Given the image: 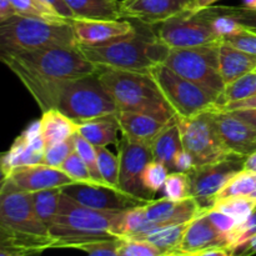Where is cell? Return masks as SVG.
Instances as JSON below:
<instances>
[{
  "label": "cell",
  "mask_w": 256,
  "mask_h": 256,
  "mask_svg": "<svg viewBox=\"0 0 256 256\" xmlns=\"http://www.w3.org/2000/svg\"><path fill=\"white\" fill-rule=\"evenodd\" d=\"M22 82L42 112L56 109L76 124L118 114L116 105L102 85L99 72L62 82Z\"/></svg>",
  "instance_id": "6da1fadb"
},
{
  "label": "cell",
  "mask_w": 256,
  "mask_h": 256,
  "mask_svg": "<svg viewBox=\"0 0 256 256\" xmlns=\"http://www.w3.org/2000/svg\"><path fill=\"white\" fill-rule=\"evenodd\" d=\"M126 212H104L84 206L62 194L54 222L49 228L52 249L92 248L122 238Z\"/></svg>",
  "instance_id": "7a4b0ae2"
},
{
  "label": "cell",
  "mask_w": 256,
  "mask_h": 256,
  "mask_svg": "<svg viewBox=\"0 0 256 256\" xmlns=\"http://www.w3.org/2000/svg\"><path fill=\"white\" fill-rule=\"evenodd\" d=\"M0 248L22 250L29 255L52 249L49 229L36 215L32 192L20 189L12 179L2 180Z\"/></svg>",
  "instance_id": "3957f363"
},
{
  "label": "cell",
  "mask_w": 256,
  "mask_h": 256,
  "mask_svg": "<svg viewBox=\"0 0 256 256\" xmlns=\"http://www.w3.org/2000/svg\"><path fill=\"white\" fill-rule=\"evenodd\" d=\"M2 62L19 78L36 82H62L98 72L79 46H52L36 50H0Z\"/></svg>",
  "instance_id": "277c9868"
},
{
  "label": "cell",
  "mask_w": 256,
  "mask_h": 256,
  "mask_svg": "<svg viewBox=\"0 0 256 256\" xmlns=\"http://www.w3.org/2000/svg\"><path fill=\"white\" fill-rule=\"evenodd\" d=\"M84 56L98 69L146 72L158 64H162L169 48L156 38L136 32L102 45H78Z\"/></svg>",
  "instance_id": "5b68a950"
},
{
  "label": "cell",
  "mask_w": 256,
  "mask_h": 256,
  "mask_svg": "<svg viewBox=\"0 0 256 256\" xmlns=\"http://www.w3.org/2000/svg\"><path fill=\"white\" fill-rule=\"evenodd\" d=\"M98 72L118 112H142L166 122L176 116L150 74L114 69H99Z\"/></svg>",
  "instance_id": "8992f818"
},
{
  "label": "cell",
  "mask_w": 256,
  "mask_h": 256,
  "mask_svg": "<svg viewBox=\"0 0 256 256\" xmlns=\"http://www.w3.org/2000/svg\"><path fill=\"white\" fill-rule=\"evenodd\" d=\"M70 22L14 15L0 22V50L19 52L52 46H78Z\"/></svg>",
  "instance_id": "52a82bcc"
},
{
  "label": "cell",
  "mask_w": 256,
  "mask_h": 256,
  "mask_svg": "<svg viewBox=\"0 0 256 256\" xmlns=\"http://www.w3.org/2000/svg\"><path fill=\"white\" fill-rule=\"evenodd\" d=\"M222 40L196 48L169 49L162 62L180 76L195 82L218 98L219 104L226 88L220 74L219 50Z\"/></svg>",
  "instance_id": "ba28073f"
},
{
  "label": "cell",
  "mask_w": 256,
  "mask_h": 256,
  "mask_svg": "<svg viewBox=\"0 0 256 256\" xmlns=\"http://www.w3.org/2000/svg\"><path fill=\"white\" fill-rule=\"evenodd\" d=\"M149 74L178 118H192L219 106L218 98L195 82L180 76L166 65H155Z\"/></svg>",
  "instance_id": "9c48e42d"
},
{
  "label": "cell",
  "mask_w": 256,
  "mask_h": 256,
  "mask_svg": "<svg viewBox=\"0 0 256 256\" xmlns=\"http://www.w3.org/2000/svg\"><path fill=\"white\" fill-rule=\"evenodd\" d=\"M214 110H208L192 118H178L182 146L192 156L195 166L222 162L234 155L220 138Z\"/></svg>",
  "instance_id": "30bf717a"
},
{
  "label": "cell",
  "mask_w": 256,
  "mask_h": 256,
  "mask_svg": "<svg viewBox=\"0 0 256 256\" xmlns=\"http://www.w3.org/2000/svg\"><path fill=\"white\" fill-rule=\"evenodd\" d=\"M156 38L169 49H186L222 40L216 34L205 9L182 12L159 24Z\"/></svg>",
  "instance_id": "8fae6325"
},
{
  "label": "cell",
  "mask_w": 256,
  "mask_h": 256,
  "mask_svg": "<svg viewBox=\"0 0 256 256\" xmlns=\"http://www.w3.org/2000/svg\"><path fill=\"white\" fill-rule=\"evenodd\" d=\"M245 158L232 155L222 162L194 166L186 172L190 198H194L202 210L209 212L216 195L234 175L244 169Z\"/></svg>",
  "instance_id": "7c38bea8"
},
{
  "label": "cell",
  "mask_w": 256,
  "mask_h": 256,
  "mask_svg": "<svg viewBox=\"0 0 256 256\" xmlns=\"http://www.w3.org/2000/svg\"><path fill=\"white\" fill-rule=\"evenodd\" d=\"M62 192L84 206L104 212H129L152 202L132 196L119 188L99 182H72L62 186Z\"/></svg>",
  "instance_id": "4fadbf2b"
},
{
  "label": "cell",
  "mask_w": 256,
  "mask_h": 256,
  "mask_svg": "<svg viewBox=\"0 0 256 256\" xmlns=\"http://www.w3.org/2000/svg\"><path fill=\"white\" fill-rule=\"evenodd\" d=\"M152 160L150 144L132 142L122 136L119 142V189L132 196L154 200L142 184V172Z\"/></svg>",
  "instance_id": "5bb4252c"
},
{
  "label": "cell",
  "mask_w": 256,
  "mask_h": 256,
  "mask_svg": "<svg viewBox=\"0 0 256 256\" xmlns=\"http://www.w3.org/2000/svg\"><path fill=\"white\" fill-rule=\"evenodd\" d=\"M45 142L42 135L40 120L32 122L15 139L10 149L2 156V174L6 178L10 172L25 165L44 164Z\"/></svg>",
  "instance_id": "9a60e30c"
},
{
  "label": "cell",
  "mask_w": 256,
  "mask_h": 256,
  "mask_svg": "<svg viewBox=\"0 0 256 256\" xmlns=\"http://www.w3.org/2000/svg\"><path fill=\"white\" fill-rule=\"evenodd\" d=\"M195 0H122V18L142 22L149 26L159 25L170 18L192 10Z\"/></svg>",
  "instance_id": "2e32d148"
},
{
  "label": "cell",
  "mask_w": 256,
  "mask_h": 256,
  "mask_svg": "<svg viewBox=\"0 0 256 256\" xmlns=\"http://www.w3.org/2000/svg\"><path fill=\"white\" fill-rule=\"evenodd\" d=\"M79 45H102L136 32V28L128 20L72 19L70 22Z\"/></svg>",
  "instance_id": "e0dca14e"
},
{
  "label": "cell",
  "mask_w": 256,
  "mask_h": 256,
  "mask_svg": "<svg viewBox=\"0 0 256 256\" xmlns=\"http://www.w3.org/2000/svg\"><path fill=\"white\" fill-rule=\"evenodd\" d=\"M215 122L222 142L232 154L246 158L256 152V128L230 112L214 110Z\"/></svg>",
  "instance_id": "ac0fdd59"
},
{
  "label": "cell",
  "mask_w": 256,
  "mask_h": 256,
  "mask_svg": "<svg viewBox=\"0 0 256 256\" xmlns=\"http://www.w3.org/2000/svg\"><path fill=\"white\" fill-rule=\"evenodd\" d=\"M216 248H230L232 240L226 234L216 229L208 218L206 212L199 215L188 224L178 254L194 255Z\"/></svg>",
  "instance_id": "d6986e66"
},
{
  "label": "cell",
  "mask_w": 256,
  "mask_h": 256,
  "mask_svg": "<svg viewBox=\"0 0 256 256\" xmlns=\"http://www.w3.org/2000/svg\"><path fill=\"white\" fill-rule=\"evenodd\" d=\"M204 212H206L202 209L194 198H186L179 202L160 198L158 200H152L149 204L145 205V214L148 219L159 228L186 224Z\"/></svg>",
  "instance_id": "ffe728a7"
},
{
  "label": "cell",
  "mask_w": 256,
  "mask_h": 256,
  "mask_svg": "<svg viewBox=\"0 0 256 256\" xmlns=\"http://www.w3.org/2000/svg\"><path fill=\"white\" fill-rule=\"evenodd\" d=\"M2 179H12L20 189L28 192L62 188L76 182L59 168H52L45 164L19 166L12 170L10 174Z\"/></svg>",
  "instance_id": "44dd1931"
},
{
  "label": "cell",
  "mask_w": 256,
  "mask_h": 256,
  "mask_svg": "<svg viewBox=\"0 0 256 256\" xmlns=\"http://www.w3.org/2000/svg\"><path fill=\"white\" fill-rule=\"evenodd\" d=\"M118 122L122 136L138 142L150 144L169 122L134 112H118Z\"/></svg>",
  "instance_id": "7402d4cb"
},
{
  "label": "cell",
  "mask_w": 256,
  "mask_h": 256,
  "mask_svg": "<svg viewBox=\"0 0 256 256\" xmlns=\"http://www.w3.org/2000/svg\"><path fill=\"white\" fill-rule=\"evenodd\" d=\"M219 58L220 74L226 86L256 70V55L238 49L224 39L220 42Z\"/></svg>",
  "instance_id": "603a6c76"
},
{
  "label": "cell",
  "mask_w": 256,
  "mask_h": 256,
  "mask_svg": "<svg viewBox=\"0 0 256 256\" xmlns=\"http://www.w3.org/2000/svg\"><path fill=\"white\" fill-rule=\"evenodd\" d=\"M150 149L155 162L164 164L170 174L174 172L175 158L184 149L178 116L170 120L164 129L152 139L150 142Z\"/></svg>",
  "instance_id": "cb8c5ba5"
},
{
  "label": "cell",
  "mask_w": 256,
  "mask_h": 256,
  "mask_svg": "<svg viewBox=\"0 0 256 256\" xmlns=\"http://www.w3.org/2000/svg\"><path fill=\"white\" fill-rule=\"evenodd\" d=\"M119 130L120 126L116 114L96 118L78 124V132L94 146H108L110 144L119 145Z\"/></svg>",
  "instance_id": "d4e9b609"
},
{
  "label": "cell",
  "mask_w": 256,
  "mask_h": 256,
  "mask_svg": "<svg viewBox=\"0 0 256 256\" xmlns=\"http://www.w3.org/2000/svg\"><path fill=\"white\" fill-rule=\"evenodd\" d=\"M42 135L45 148L69 139L78 132V124L56 109L42 112L40 118Z\"/></svg>",
  "instance_id": "484cf974"
},
{
  "label": "cell",
  "mask_w": 256,
  "mask_h": 256,
  "mask_svg": "<svg viewBox=\"0 0 256 256\" xmlns=\"http://www.w3.org/2000/svg\"><path fill=\"white\" fill-rule=\"evenodd\" d=\"M75 19L120 20L122 18L118 0H65Z\"/></svg>",
  "instance_id": "4316f807"
},
{
  "label": "cell",
  "mask_w": 256,
  "mask_h": 256,
  "mask_svg": "<svg viewBox=\"0 0 256 256\" xmlns=\"http://www.w3.org/2000/svg\"><path fill=\"white\" fill-rule=\"evenodd\" d=\"M62 194V188H52V189H44L32 192V204H34L36 215L46 225L48 229L52 226L56 216Z\"/></svg>",
  "instance_id": "83f0119b"
},
{
  "label": "cell",
  "mask_w": 256,
  "mask_h": 256,
  "mask_svg": "<svg viewBox=\"0 0 256 256\" xmlns=\"http://www.w3.org/2000/svg\"><path fill=\"white\" fill-rule=\"evenodd\" d=\"M188 224L189 222L162 226L160 229L155 230V232H150V234L145 235V236L140 238V239L146 240V242L156 245L162 252H169V254H175L178 249H179L180 244H182V240L184 238Z\"/></svg>",
  "instance_id": "f1b7e54d"
},
{
  "label": "cell",
  "mask_w": 256,
  "mask_h": 256,
  "mask_svg": "<svg viewBox=\"0 0 256 256\" xmlns=\"http://www.w3.org/2000/svg\"><path fill=\"white\" fill-rule=\"evenodd\" d=\"M232 196H245L256 200V172L244 169L238 172L220 190L215 202Z\"/></svg>",
  "instance_id": "f546056e"
},
{
  "label": "cell",
  "mask_w": 256,
  "mask_h": 256,
  "mask_svg": "<svg viewBox=\"0 0 256 256\" xmlns=\"http://www.w3.org/2000/svg\"><path fill=\"white\" fill-rule=\"evenodd\" d=\"M212 208L234 218L238 222V226H239V225H242L245 222H248V219L255 212L256 200L245 196L225 198V199L216 200Z\"/></svg>",
  "instance_id": "4dcf8cb0"
},
{
  "label": "cell",
  "mask_w": 256,
  "mask_h": 256,
  "mask_svg": "<svg viewBox=\"0 0 256 256\" xmlns=\"http://www.w3.org/2000/svg\"><path fill=\"white\" fill-rule=\"evenodd\" d=\"M118 256H170L169 252H162V249L152 242L142 239H132V238H119L116 242Z\"/></svg>",
  "instance_id": "1f68e13d"
},
{
  "label": "cell",
  "mask_w": 256,
  "mask_h": 256,
  "mask_svg": "<svg viewBox=\"0 0 256 256\" xmlns=\"http://www.w3.org/2000/svg\"><path fill=\"white\" fill-rule=\"evenodd\" d=\"M12 6L15 8L19 15L28 18H36V19L48 20V22H66L54 10L44 4L42 0H10Z\"/></svg>",
  "instance_id": "d6a6232c"
},
{
  "label": "cell",
  "mask_w": 256,
  "mask_h": 256,
  "mask_svg": "<svg viewBox=\"0 0 256 256\" xmlns=\"http://www.w3.org/2000/svg\"><path fill=\"white\" fill-rule=\"evenodd\" d=\"M98 154V166L105 184L119 188L120 162L119 156L112 154L105 146H95Z\"/></svg>",
  "instance_id": "836d02e7"
},
{
  "label": "cell",
  "mask_w": 256,
  "mask_h": 256,
  "mask_svg": "<svg viewBox=\"0 0 256 256\" xmlns=\"http://www.w3.org/2000/svg\"><path fill=\"white\" fill-rule=\"evenodd\" d=\"M254 95H256V70L228 85L225 88L219 106L225 102H238V100L246 99V98L254 96Z\"/></svg>",
  "instance_id": "e575fe53"
},
{
  "label": "cell",
  "mask_w": 256,
  "mask_h": 256,
  "mask_svg": "<svg viewBox=\"0 0 256 256\" xmlns=\"http://www.w3.org/2000/svg\"><path fill=\"white\" fill-rule=\"evenodd\" d=\"M74 142H75V150L78 154L82 158V160L86 164L88 169H89L90 174H92V180L94 182H99V184H105L102 180V174L99 172V166H98V154H96V148L88 142L85 138H82L79 132L74 135Z\"/></svg>",
  "instance_id": "d590c367"
},
{
  "label": "cell",
  "mask_w": 256,
  "mask_h": 256,
  "mask_svg": "<svg viewBox=\"0 0 256 256\" xmlns=\"http://www.w3.org/2000/svg\"><path fill=\"white\" fill-rule=\"evenodd\" d=\"M169 174V170L166 169L164 164L152 160V162H150L146 165L144 172H142V184H144V188L154 196L156 192H162Z\"/></svg>",
  "instance_id": "8d00e7d4"
},
{
  "label": "cell",
  "mask_w": 256,
  "mask_h": 256,
  "mask_svg": "<svg viewBox=\"0 0 256 256\" xmlns=\"http://www.w3.org/2000/svg\"><path fill=\"white\" fill-rule=\"evenodd\" d=\"M162 198L179 202L186 198H190L189 194V180L186 172H172L165 182L164 188L162 189Z\"/></svg>",
  "instance_id": "74e56055"
},
{
  "label": "cell",
  "mask_w": 256,
  "mask_h": 256,
  "mask_svg": "<svg viewBox=\"0 0 256 256\" xmlns=\"http://www.w3.org/2000/svg\"><path fill=\"white\" fill-rule=\"evenodd\" d=\"M60 169L76 182H94L86 164L82 160V158L78 154L76 150H74L66 158V160L60 166Z\"/></svg>",
  "instance_id": "f35d334b"
},
{
  "label": "cell",
  "mask_w": 256,
  "mask_h": 256,
  "mask_svg": "<svg viewBox=\"0 0 256 256\" xmlns=\"http://www.w3.org/2000/svg\"><path fill=\"white\" fill-rule=\"evenodd\" d=\"M75 150V142L74 135L69 139L64 140L58 144L50 145V146L45 148V155H44V164L49 165L52 168L62 166V162L66 160V158L72 154Z\"/></svg>",
  "instance_id": "ab89813d"
},
{
  "label": "cell",
  "mask_w": 256,
  "mask_h": 256,
  "mask_svg": "<svg viewBox=\"0 0 256 256\" xmlns=\"http://www.w3.org/2000/svg\"><path fill=\"white\" fill-rule=\"evenodd\" d=\"M256 234V209L252 212V216L248 219L242 225L235 229V232L232 235V249L234 252H239L245 245L249 242V240Z\"/></svg>",
  "instance_id": "60d3db41"
},
{
  "label": "cell",
  "mask_w": 256,
  "mask_h": 256,
  "mask_svg": "<svg viewBox=\"0 0 256 256\" xmlns=\"http://www.w3.org/2000/svg\"><path fill=\"white\" fill-rule=\"evenodd\" d=\"M206 215L210 219V222H212V225H214L219 232H222V234H226L230 238V240H232V232H234L235 229L238 228L236 220H235L234 218L230 216V215L220 212V210L214 209V208H212L209 212H206Z\"/></svg>",
  "instance_id": "b9f144b4"
},
{
  "label": "cell",
  "mask_w": 256,
  "mask_h": 256,
  "mask_svg": "<svg viewBox=\"0 0 256 256\" xmlns=\"http://www.w3.org/2000/svg\"><path fill=\"white\" fill-rule=\"evenodd\" d=\"M219 9L246 29L256 32V10L245 9L242 6H220Z\"/></svg>",
  "instance_id": "7bdbcfd3"
},
{
  "label": "cell",
  "mask_w": 256,
  "mask_h": 256,
  "mask_svg": "<svg viewBox=\"0 0 256 256\" xmlns=\"http://www.w3.org/2000/svg\"><path fill=\"white\" fill-rule=\"evenodd\" d=\"M224 40L229 42L230 44H232L238 49L256 55V32H252V30L245 28L239 34L232 35V36L226 38Z\"/></svg>",
  "instance_id": "ee69618b"
},
{
  "label": "cell",
  "mask_w": 256,
  "mask_h": 256,
  "mask_svg": "<svg viewBox=\"0 0 256 256\" xmlns=\"http://www.w3.org/2000/svg\"><path fill=\"white\" fill-rule=\"evenodd\" d=\"M46 6H49L50 9L54 10L58 15L65 19L66 22H72V19H75L74 14H72V9L69 8V5L66 4L65 0H42Z\"/></svg>",
  "instance_id": "f6af8a7d"
},
{
  "label": "cell",
  "mask_w": 256,
  "mask_h": 256,
  "mask_svg": "<svg viewBox=\"0 0 256 256\" xmlns=\"http://www.w3.org/2000/svg\"><path fill=\"white\" fill-rule=\"evenodd\" d=\"M240 109H256V95L246 98V99L238 100V102H225V104L218 106V110L220 112H232V110Z\"/></svg>",
  "instance_id": "bcb514c9"
},
{
  "label": "cell",
  "mask_w": 256,
  "mask_h": 256,
  "mask_svg": "<svg viewBox=\"0 0 256 256\" xmlns=\"http://www.w3.org/2000/svg\"><path fill=\"white\" fill-rule=\"evenodd\" d=\"M194 166V159H192V155H190L185 149H182V152L178 154V156L175 158L174 172H188Z\"/></svg>",
  "instance_id": "7dc6e473"
},
{
  "label": "cell",
  "mask_w": 256,
  "mask_h": 256,
  "mask_svg": "<svg viewBox=\"0 0 256 256\" xmlns=\"http://www.w3.org/2000/svg\"><path fill=\"white\" fill-rule=\"evenodd\" d=\"M116 242H104L88 250L86 256H118L116 252Z\"/></svg>",
  "instance_id": "c3c4849f"
},
{
  "label": "cell",
  "mask_w": 256,
  "mask_h": 256,
  "mask_svg": "<svg viewBox=\"0 0 256 256\" xmlns=\"http://www.w3.org/2000/svg\"><path fill=\"white\" fill-rule=\"evenodd\" d=\"M230 112L234 116L239 118L242 122H248V124L252 125L256 128V109H240V110H232Z\"/></svg>",
  "instance_id": "681fc988"
},
{
  "label": "cell",
  "mask_w": 256,
  "mask_h": 256,
  "mask_svg": "<svg viewBox=\"0 0 256 256\" xmlns=\"http://www.w3.org/2000/svg\"><path fill=\"white\" fill-rule=\"evenodd\" d=\"M16 14V10L12 6L10 0H0V22L10 19V18Z\"/></svg>",
  "instance_id": "f907efd6"
},
{
  "label": "cell",
  "mask_w": 256,
  "mask_h": 256,
  "mask_svg": "<svg viewBox=\"0 0 256 256\" xmlns=\"http://www.w3.org/2000/svg\"><path fill=\"white\" fill-rule=\"evenodd\" d=\"M189 256H240L236 254V252H234L230 248H216V249H210L206 252H199V254L189 255Z\"/></svg>",
  "instance_id": "816d5d0a"
},
{
  "label": "cell",
  "mask_w": 256,
  "mask_h": 256,
  "mask_svg": "<svg viewBox=\"0 0 256 256\" xmlns=\"http://www.w3.org/2000/svg\"><path fill=\"white\" fill-rule=\"evenodd\" d=\"M236 254L240 256H252L256 254V234L249 240V242H248L239 252H236Z\"/></svg>",
  "instance_id": "f5cc1de1"
},
{
  "label": "cell",
  "mask_w": 256,
  "mask_h": 256,
  "mask_svg": "<svg viewBox=\"0 0 256 256\" xmlns=\"http://www.w3.org/2000/svg\"><path fill=\"white\" fill-rule=\"evenodd\" d=\"M218 2H220V0H195L190 12H200V10L206 9V8L209 6H212V5Z\"/></svg>",
  "instance_id": "db71d44e"
},
{
  "label": "cell",
  "mask_w": 256,
  "mask_h": 256,
  "mask_svg": "<svg viewBox=\"0 0 256 256\" xmlns=\"http://www.w3.org/2000/svg\"><path fill=\"white\" fill-rule=\"evenodd\" d=\"M244 170H248V172H256V152L250 154L249 156L245 158L244 160Z\"/></svg>",
  "instance_id": "11a10c76"
},
{
  "label": "cell",
  "mask_w": 256,
  "mask_h": 256,
  "mask_svg": "<svg viewBox=\"0 0 256 256\" xmlns=\"http://www.w3.org/2000/svg\"><path fill=\"white\" fill-rule=\"evenodd\" d=\"M0 256H32L28 252L16 249H9V248H0Z\"/></svg>",
  "instance_id": "9f6ffc18"
},
{
  "label": "cell",
  "mask_w": 256,
  "mask_h": 256,
  "mask_svg": "<svg viewBox=\"0 0 256 256\" xmlns=\"http://www.w3.org/2000/svg\"><path fill=\"white\" fill-rule=\"evenodd\" d=\"M242 8L249 10H256V0H242Z\"/></svg>",
  "instance_id": "6f0895ef"
},
{
  "label": "cell",
  "mask_w": 256,
  "mask_h": 256,
  "mask_svg": "<svg viewBox=\"0 0 256 256\" xmlns=\"http://www.w3.org/2000/svg\"><path fill=\"white\" fill-rule=\"evenodd\" d=\"M170 256H189V255H184V254H178V252H175V254H172Z\"/></svg>",
  "instance_id": "680465c9"
}]
</instances>
